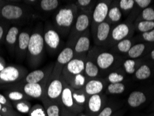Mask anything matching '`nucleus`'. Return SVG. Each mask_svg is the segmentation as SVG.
Masks as SVG:
<instances>
[{"instance_id": "obj_33", "label": "nucleus", "mask_w": 154, "mask_h": 116, "mask_svg": "<svg viewBox=\"0 0 154 116\" xmlns=\"http://www.w3.org/2000/svg\"><path fill=\"white\" fill-rule=\"evenodd\" d=\"M72 95H73V98L75 103L82 110L85 111L86 103H87L89 97L86 95L83 88L79 90L72 89Z\"/></svg>"}, {"instance_id": "obj_52", "label": "nucleus", "mask_w": 154, "mask_h": 116, "mask_svg": "<svg viewBox=\"0 0 154 116\" xmlns=\"http://www.w3.org/2000/svg\"><path fill=\"white\" fill-rule=\"evenodd\" d=\"M0 116H2V115H0Z\"/></svg>"}, {"instance_id": "obj_44", "label": "nucleus", "mask_w": 154, "mask_h": 116, "mask_svg": "<svg viewBox=\"0 0 154 116\" xmlns=\"http://www.w3.org/2000/svg\"><path fill=\"white\" fill-rule=\"evenodd\" d=\"M9 28L8 24L0 22V43L5 39L6 32Z\"/></svg>"}, {"instance_id": "obj_51", "label": "nucleus", "mask_w": 154, "mask_h": 116, "mask_svg": "<svg viewBox=\"0 0 154 116\" xmlns=\"http://www.w3.org/2000/svg\"><path fill=\"white\" fill-rule=\"evenodd\" d=\"M78 116H91V115L88 114V113H86L85 111H83V112L79 113V114L78 115Z\"/></svg>"}, {"instance_id": "obj_21", "label": "nucleus", "mask_w": 154, "mask_h": 116, "mask_svg": "<svg viewBox=\"0 0 154 116\" xmlns=\"http://www.w3.org/2000/svg\"><path fill=\"white\" fill-rule=\"evenodd\" d=\"M20 32V28L17 25L9 27L5 36V43L11 55H15V48L17 42L18 36Z\"/></svg>"}, {"instance_id": "obj_35", "label": "nucleus", "mask_w": 154, "mask_h": 116, "mask_svg": "<svg viewBox=\"0 0 154 116\" xmlns=\"http://www.w3.org/2000/svg\"><path fill=\"white\" fill-rule=\"evenodd\" d=\"M126 85L125 83H108L106 89V93L110 95H119L126 92Z\"/></svg>"}, {"instance_id": "obj_5", "label": "nucleus", "mask_w": 154, "mask_h": 116, "mask_svg": "<svg viewBox=\"0 0 154 116\" xmlns=\"http://www.w3.org/2000/svg\"><path fill=\"white\" fill-rule=\"evenodd\" d=\"M92 11H79L75 22L70 31L66 43L75 45L79 36H81L85 31L90 29L92 22Z\"/></svg>"}, {"instance_id": "obj_46", "label": "nucleus", "mask_w": 154, "mask_h": 116, "mask_svg": "<svg viewBox=\"0 0 154 116\" xmlns=\"http://www.w3.org/2000/svg\"><path fill=\"white\" fill-rule=\"evenodd\" d=\"M22 2L26 4V6H29V7L35 8L36 5H37L38 0H24V1H22Z\"/></svg>"}, {"instance_id": "obj_45", "label": "nucleus", "mask_w": 154, "mask_h": 116, "mask_svg": "<svg viewBox=\"0 0 154 116\" xmlns=\"http://www.w3.org/2000/svg\"><path fill=\"white\" fill-rule=\"evenodd\" d=\"M0 104H1L2 105L8 106L9 108H13L11 102L6 98L5 95L2 94V93H0Z\"/></svg>"}, {"instance_id": "obj_17", "label": "nucleus", "mask_w": 154, "mask_h": 116, "mask_svg": "<svg viewBox=\"0 0 154 116\" xmlns=\"http://www.w3.org/2000/svg\"><path fill=\"white\" fill-rule=\"evenodd\" d=\"M74 45L66 43V46L61 50L57 57V60L54 63V67L52 71L53 73L61 74L63 67L74 58Z\"/></svg>"}, {"instance_id": "obj_26", "label": "nucleus", "mask_w": 154, "mask_h": 116, "mask_svg": "<svg viewBox=\"0 0 154 116\" xmlns=\"http://www.w3.org/2000/svg\"><path fill=\"white\" fill-rule=\"evenodd\" d=\"M60 4L58 0H39L35 8L43 13H50L57 11Z\"/></svg>"}, {"instance_id": "obj_19", "label": "nucleus", "mask_w": 154, "mask_h": 116, "mask_svg": "<svg viewBox=\"0 0 154 116\" xmlns=\"http://www.w3.org/2000/svg\"><path fill=\"white\" fill-rule=\"evenodd\" d=\"M91 37L90 29L79 36L74 45V56H87L91 49Z\"/></svg>"}, {"instance_id": "obj_32", "label": "nucleus", "mask_w": 154, "mask_h": 116, "mask_svg": "<svg viewBox=\"0 0 154 116\" xmlns=\"http://www.w3.org/2000/svg\"><path fill=\"white\" fill-rule=\"evenodd\" d=\"M106 80L108 83H124L126 81V76L122 69H117L108 73Z\"/></svg>"}, {"instance_id": "obj_31", "label": "nucleus", "mask_w": 154, "mask_h": 116, "mask_svg": "<svg viewBox=\"0 0 154 116\" xmlns=\"http://www.w3.org/2000/svg\"><path fill=\"white\" fill-rule=\"evenodd\" d=\"M122 104L118 102L108 101L104 108L97 116H112L115 112L122 108Z\"/></svg>"}, {"instance_id": "obj_3", "label": "nucleus", "mask_w": 154, "mask_h": 116, "mask_svg": "<svg viewBox=\"0 0 154 116\" xmlns=\"http://www.w3.org/2000/svg\"><path fill=\"white\" fill-rule=\"evenodd\" d=\"M78 13V8L74 3L63 6L56 11L52 20V24L63 37L69 36Z\"/></svg>"}, {"instance_id": "obj_43", "label": "nucleus", "mask_w": 154, "mask_h": 116, "mask_svg": "<svg viewBox=\"0 0 154 116\" xmlns=\"http://www.w3.org/2000/svg\"><path fill=\"white\" fill-rule=\"evenodd\" d=\"M140 37L143 41L146 42H154V29L151 31L141 33Z\"/></svg>"}, {"instance_id": "obj_6", "label": "nucleus", "mask_w": 154, "mask_h": 116, "mask_svg": "<svg viewBox=\"0 0 154 116\" xmlns=\"http://www.w3.org/2000/svg\"><path fill=\"white\" fill-rule=\"evenodd\" d=\"M134 31V22L129 19L115 25L112 27L107 47H112L121 40L133 37Z\"/></svg>"}, {"instance_id": "obj_47", "label": "nucleus", "mask_w": 154, "mask_h": 116, "mask_svg": "<svg viewBox=\"0 0 154 116\" xmlns=\"http://www.w3.org/2000/svg\"><path fill=\"white\" fill-rule=\"evenodd\" d=\"M79 114H76V113H73L70 111L66 110V109L62 107V110H61V114L60 116H78Z\"/></svg>"}, {"instance_id": "obj_27", "label": "nucleus", "mask_w": 154, "mask_h": 116, "mask_svg": "<svg viewBox=\"0 0 154 116\" xmlns=\"http://www.w3.org/2000/svg\"><path fill=\"white\" fill-rule=\"evenodd\" d=\"M42 105L44 106L47 116H60L62 106L60 102H52L48 99H42Z\"/></svg>"}, {"instance_id": "obj_11", "label": "nucleus", "mask_w": 154, "mask_h": 116, "mask_svg": "<svg viewBox=\"0 0 154 116\" xmlns=\"http://www.w3.org/2000/svg\"><path fill=\"white\" fill-rule=\"evenodd\" d=\"M47 82V81L38 83H16L13 84V86H10L9 88H16V89L21 90L31 99H40L42 101L45 98Z\"/></svg>"}, {"instance_id": "obj_13", "label": "nucleus", "mask_w": 154, "mask_h": 116, "mask_svg": "<svg viewBox=\"0 0 154 116\" xmlns=\"http://www.w3.org/2000/svg\"><path fill=\"white\" fill-rule=\"evenodd\" d=\"M112 2V1H109V0H101V1L97 2L92 11L90 31L93 30L99 24L106 21Z\"/></svg>"}, {"instance_id": "obj_49", "label": "nucleus", "mask_w": 154, "mask_h": 116, "mask_svg": "<svg viewBox=\"0 0 154 116\" xmlns=\"http://www.w3.org/2000/svg\"><path fill=\"white\" fill-rule=\"evenodd\" d=\"M126 109L125 108H121L119 111H117V112H115L114 114L112 116H124V113H125Z\"/></svg>"}, {"instance_id": "obj_39", "label": "nucleus", "mask_w": 154, "mask_h": 116, "mask_svg": "<svg viewBox=\"0 0 154 116\" xmlns=\"http://www.w3.org/2000/svg\"><path fill=\"white\" fill-rule=\"evenodd\" d=\"M118 6L122 13L130 15L135 8V0H119Z\"/></svg>"}, {"instance_id": "obj_37", "label": "nucleus", "mask_w": 154, "mask_h": 116, "mask_svg": "<svg viewBox=\"0 0 154 116\" xmlns=\"http://www.w3.org/2000/svg\"><path fill=\"white\" fill-rule=\"evenodd\" d=\"M135 31L143 33L151 31L154 29V21H144V20H135L134 21Z\"/></svg>"}, {"instance_id": "obj_20", "label": "nucleus", "mask_w": 154, "mask_h": 116, "mask_svg": "<svg viewBox=\"0 0 154 116\" xmlns=\"http://www.w3.org/2000/svg\"><path fill=\"white\" fill-rule=\"evenodd\" d=\"M108 85V83L106 79L98 77V78L88 79L83 89L86 95L90 97L94 95L103 93L106 90Z\"/></svg>"}, {"instance_id": "obj_28", "label": "nucleus", "mask_w": 154, "mask_h": 116, "mask_svg": "<svg viewBox=\"0 0 154 116\" xmlns=\"http://www.w3.org/2000/svg\"><path fill=\"white\" fill-rule=\"evenodd\" d=\"M147 45L145 42H137L131 47L125 56L127 58L140 59L145 54Z\"/></svg>"}, {"instance_id": "obj_53", "label": "nucleus", "mask_w": 154, "mask_h": 116, "mask_svg": "<svg viewBox=\"0 0 154 116\" xmlns=\"http://www.w3.org/2000/svg\"><path fill=\"white\" fill-rule=\"evenodd\" d=\"M153 116H154V114H153Z\"/></svg>"}, {"instance_id": "obj_4", "label": "nucleus", "mask_w": 154, "mask_h": 116, "mask_svg": "<svg viewBox=\"0 0 154 116\" xmlns=\"http://www.w3.org/2000/svg\"><path fill=\"white\" fill-rule=\"evenodd\" d=\"M43 28L44 26L39 24L31 34L26 56L31 67H36L40 65L44 56L45 45L43 38Z\"/></svg>"}, {"instance_id": "obj_24", "label": "nucleus", "mask_w": 154, "mask_h": 116, "mask_svg": "<svg viewBox=\"0 0 154 116\" xmlns=\"http://www.w3.org/2000/svg\"><path fill=\"white\" fill-rule=\"evenodd\" d=\"M101 72L99 67L95 63L93 59L90 58L89 56H86L85 63L84 75L88 79H92L100 77Z\"/></svg>"}, {"instance_id": "obj_29", "label": "nucleus", "mask_w": 154, "mask_h": 116, "mask_svg": "<svg viewBox=\"0 0 154 116\" xmlns=\"http://www.w3.org/2000/svg\"><path fill=\"white\" fill-rule=\"evenodd\" d=\"M4 95L11 103L22 101V100H29H29L32 99L21 90L13 88H10L8 90H5Z\"/></svg>"}, {"instance_id": "obj_12", "label": "nucleus", "mask_w": 154, "mask_h": 116, "mask_svg": "<svg viewBox=\"0 0 154 116\" xmlns=\"http://www.w3.org/2000/svg\"><path fill=\"white\" fill-rule=\"evenodd\" d=\"M112 27L110 22L105 21L90 31L95 46L107 47Z\"/></svg>"}, {"instance_id": "obj_30", "label": "nucleus", "mask_w": 154, "mask_h": 116, "mask_svg": "<svg viewBox=\"0 0 154 116\" xmlns=\"http://www.w3.org/2000/svg\"><path fill=\"white\" fill-rule=\"evenodd\" d=\"M141 64L140 59L126 58L122 62L121 67H122V69L126 74L134 75L135 72Z\"/></svg>"}, {"instance_id": "obj_1", "label": "nucleus", "mask_w": 154, "mask_h": 116, "mask_svg": "<svg viewBox=\"0 0 154 116\" xmlns=\"http://www.w3.org/2000/svg\"><path fill=\"white\" fill-rule=\"evenodd\" d=\"M33 8L18 2L0 0V22L18 23L33 17Z\"/></svg>"}, {"instance_id": "obj_16", "label": "nucleus", "mask_w": 154, "mask_h": 116, "mask_svg": "<svg viewBox=\"0 0 154 116\" xmlns=\"http://www.w3.org/2000/svg\"><path fill=\"white\" fill-rule=\"evenodd\" d=\"M108 100L107 97L103 92L90 96L84 111L91 116H97L107 104Z\"/></svg>"}, {"instance_id": "obj_8", "label": "nucleus", "mask_w": 154, "mask_h": 116, "mask_svg": "<svg viewBox=\"0 0 154 116\" xmlns=\"http://www.w3.org/2000/svg\"><path fill=\"white\" fill-rule=\"evenodd\" d=\"M43 38L47 51L51 54L57 53L61 44L60 35L49 21L46 22L43 28Z\"/></svg>"}, {"instance_id": "obj_38", "label": "nucleus", "mask_w": 154, "mask_h": 116, "mask_svg": "<svg viewBox=\"0 0 154 116\" xmlns=\"http://www.w3.org/2000/svg\"><path fill=\"white\" fill-rule=\"evenodd\" d=\"M97 3V1L93 0H77L74 2L78 10L81 11H93Z\"/></svg>"}, {"instance_id": "obj_15", "label": "nucleus", "mask_w": 154, "mask_h": 116, "mask_svg": "<svg viewBox=\"0 0 154 116\" xmlns=\"http://www.w3.org/2000/svg\"><path fill=\"white\" fill-rule=\"evenodd\" d=\"M60 104L63 108L76 114H79L84 111L75 103L72 95V88L65 81L60 99Z\"/></svg>"}, {"instance_id": "obj_9", "label": "nucleus", "mask_w": 154, "mask_h": 116, "mask_svg": "<svg viewBox=\"0 0 154 116\" xmlns=\"http://www.w3.org/2000/svg\"><path fill=\"white\" fill-rule=\"evenodd\" d=\"M87 56H74L62 70V77L65 82L78 75L84 74L85 58Z\"/></svg>"}, {"instance_id": "obj_42", "label": "nucleus", "mask_w": 154, "mask_h": 116, "mask_svg": "<svg viewBox=\"0 0 154 116\" xmlns=\"http://www.w3.org/2000/svg\"><path fill=\"white\" fill-rule=\"evenodd\" d=\"M0 115L2 116H22L17 111H15L13 108H9L8 106L2 105L1 104H0Z\"/></svg>"}, {"instance_id": "obj_2", "label": "nucleus", "mask_w": 154, "mask_h": 116, "mask_svg": "<svg viewBox=\"0 0 154 116\" xmlns=\"http://www.w3.org/2000/svg\"><path fill=\"white\" fill-rule=\"evenodd\" d=\"M88 56L93 59L101 73L108 74L122 66V57L112 51H108L104 47L94 46L88 52Z\"/></svg>"}, {"instance_id": "obj_22", "label": "nucleus", "mask_w": 154, "mask_h": 116, "mask_svg": "<svg viewBox=\"0 0 154 116\" xmlns=\"http://www.w3.org/2000/svg\"><path fill=\"white\" fill-rule=\"evenodd\" d=\"M147 101L146 93L142 90H133L128 95L126 99V104L131 108L137 109L144 105Z\"/></svg>"}, {"instance_id": "obj_50", "label": "nucleus", "mask_w": 154, "mask_h": 116, "mask_svg": "<svg viewBox=\"0 0 154 116\" xmlns=\"http://www.w3.org/2000/svg\"><path fill=\"white\" fill-rule=\"evenodd\" d=\"M149 58L154 61V49L153 50H151L150 54H149Z\"/></svg>"}, {"instance_id": "obj_14", "label": "nucleus", "mask_w": 154, "mask_h": 116, "mask_svg": "<svg viewBox=\"0 0 154 116\" xmlns=\"http://www.w3.org/2000/svg\"><path fill=\"white\" fill-rule=\"evenodd\" d=\"M54 63L47 65L42 69L35 70L27 74L19 83H38L46 82L53 71Z\"/></svg>"}, {"instance_id": "obj_36", "label": "nucleus", "mask_w": 154, "mask_h": 116, "mask_svg": "<svg viewBox=\"0 0 154 116\" xmlns=\"http://www.w3.org/2000/svg\"><path fill=\"white\" fill-rule=\"evenodd\" d=\"M12 105L13 108L18 113H22V114H27L29 115L31 108H32V104L29 100H22V101L12 102Z\"/></svg>"}, {"instance_id": "obj_10", "label": "nucleus", "mask_w": 154, "mask_h": 116, "mask_svg": "<svg viewBox=\"0 0 154 116\" xmlns=\"http://www.w3.org/2000/svg\"><path fill=\"white\" fill-rule=\"evenodd\" d=\"M28 74L26 69L20 65H9L0 72L1 84H14L20 82Z\"/></svg>"}, {"instance_id": "obj_7", "label": "nucleus", "mask_w": 154, "mask_h": 116, "mask_svg": "<svg viewBox=\"0 0 154 116\" xmlns=\"http://www.w3.org/2000/svg\"><path fill=\"white\" fill-rule=\"evenodd\" d=\"M64 79L61 74H56L51 72L47 82L45 88V95L43 99H48L52 102H60L61 94H62Z\"/></svg>"}, {"instance_id": "obj_18", "label": "nucleus", "mask_w": 154, "mask_h": 116, "mask_svg": "<svg viewBox=\"0 0 154 116\" xmlns=\"http://www.w3.org/2000/svg\"><path fill=\"white\" fill-rule=\"evenodd\" d=\"M32 31L29 29H25L20 31L18 36L17 42L15 48V56L20 61L24 60L26 57L29 40Z\"/></svg>"}, {"instance_id": "obj_34", "label": "nucleus", "mask_w": 154, "mask_h": 116, "mask_svg": "<svg viewBox=\"0 0 154 116\" xmlns=\"http://www.w3.org/2000/svg\"><path fill=\"white\" fill-rule=\"evenodd\" d=\"M151 75V68L148 64L142 63L135 72L134 78L137 81H143L149 79Z\"/></svg>"}, {"instance_id": "obj_48", "label": "nucleus", "mask_w": 154, "mask_h": 116, "mask_svg": "<svg viewBox=\"0 0 154 116\" xmlns=\"http://www.w3.org/2000/svg\"><path fill=\"white\" fill-rule=\"evenodd\" d=\"M7 67V65H6V62L2 56H0V72L2 71L4 69Z\"/></svg>"}, {"instance_id": "obj_40", "label": "nucleus", "mask_w": 154, "mask_h": 116, "mask_svg": "<svg viewBox=\"0 0 154 116\" xmlns=\"http://www.w3.org/2000/svg\"><path fill=\"white\" fill-rule=\"evenodd\" d=\"M135 20H144V21H154V8L149 7L142 11L139 16H137Z\"/></svg>"}, {"instance_id": "obj_23", "label": "nucleus", "mask_w": 154, "mask_h": 116, "mask_svg": "<svg viewBox=\"0 0 154 116\" xmlns=\"http://www.w3.org/2000/svg\"><path fill=\"white\" fill-rule=\"evenodd\" d=\"M135 43H137V38L134 37L127 38L126 39H124L115 44L114 46L112 47V52L114 53L126 56V54L129 52V50L131 49L133 45Z\"/></svg>"}, {"instance_id": "obj_41", "label": "nucleus", "mask_w": 154, "mask_h": 116, "mask_svg": "<svg viewBox=\"0 0 154 116\" xmlns=\"http://www.w3.org/2000/svg\"><path fill=\"white\" fill-rule=\"evenodd\" d=\"M29 116H47L44 106L41 104H35L33 105Z\"/></svg>"}, {"instance_id": "obj_25", "label": "nucleus", "mask_w": 154, "mask_h": 116, "mask_svg": "<svg viewBox=\"0 0 154 116\" xmlns=\"http://www.w3.org/2000/svg\"><path fill=\"white\" fill-rule=\"evenodd\" d=\"M122 17H123V13L120 10L117 1H112L110 6L106 21L110 22L112 26H115L121 23Z\"/></svg>"}]
</instances>
